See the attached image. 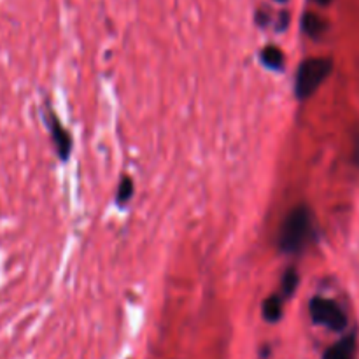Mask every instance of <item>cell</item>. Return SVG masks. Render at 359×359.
Instances as JSON below:
<instances>
[{"label": "cell", "mask_w": 359, "mask_h": 359, "mask_svg": "<svg viewBox=\"0 0 359 359\" xmlns=\"http://www.w3.org/2000/svg\"><path fill=\"white\" fill-rule=\"evenodd\" d=\"M298 283H300V277H298L297 269H287L286 272H284L283 280H280V297H283L284 300H290L294 294V291H297Z\"/></svg>", "instance_id": "obj_9"}, {"label": "cell", "mask_w": 359, "mask_h": 359, "mask_svg": "<svg viewBox=\"0 0 359 359\" xmlns=\"http://www.w3.org/2000/svg\"><path fill=\"white\" fill-rule=\"evenodd\" d=\"M314 235V217L307 205L294 207L279 230V249L284 255H300Z\"/></svg>", "instance_id": "obj_1"}, {"label": "cell", "mask_w": 359, "mask_h": 359, "mask_svg": "<svg viewBox=\"0 0 359 359\" xmlns=\"http://www.w3.org/2000/svg\"><path fill=\"white\" fill-rule=\"evenodd\" d=\"M46 125H48L49 133H51L56 154L60 156V160L67 161L70 158V151H72V139H70V133L67 132V128L60 123V119L56 118L51 109H48V112H46Z\"/></svg>", "instance_id": "obj_4"}, {"label": "cell", "mask_w": 359, "mask_h": 359, "mask_svg": "<svg viewBox=\"0 0 359 359\" xmlns=\"http://www.w3.org/2000/svg\"><path fill=\"white\" fill-rule=\"evenodd\" d=\"M333 72L332 58H307L300 63L294 77V95L298 100H307L321 88Z\"/></svg>", "instance_id": "obj_2"}, {"label": "cell", "mask_w": 359, "mask_h": 359, "mask_svg": "<svg viewBox=\"0 0 359 359\" xmlns=\"http://www.w3.org/2000/svg\"><path fill=\"white\" fill-rule=\"evenodd\" d=\"M133 195V182L130 177H123L121 182H119L118 188V195H116V202L118 205H125V203L130 202Z\"/></svg>", "instance_id": "obj_10"}, {"label": "cell", "mask_w": 359, "mask_h": 359, "mask_svg": "<svg viewBox=\"0 0 359 359\" xmlns=\"http://www.w3.org/2000/svg\"><path fill=\"white\" fill-rule=\"evenodd\" d=\"M323 359H356V335L349 333L342 340L333 344Z\"/></svg>", "instance_id": "obj_5"}, {"label": "cell", "mask_w": 359, "mask_h": 359, "mask_svg": "<svg viewBox=\"0 0 359 359\" xmlns=\"http://www.w3.org/2000/svg\"><path fill=\"white\" fill-rule=\"evenodd\" d=\"M277 2H287V0H277Z\"/></svg>", "instance_id": "obj_12"}, {"label": "cell", "mask_w": 359, "mask_h": 359, "mask_svg": "<svg viewBox=\"0 0 359 359\" xmlns=\"http://www.w3.org/2000/svg\"><path fill=\"white\" fill-rule=\"evenodd\" d=\"M309 312L316 325H321L332 332L340 333L347 328V314L337 302L330 298L314 297L309 304Z\"/></svg>", "instance_id": "obj_3"}, {"label": "cell", "mask_w": 359, "mask_h": 359, "mask_svg": "<svg viewBox=\"0 0 359 359\" xmlns=\"http://www.w3.org/2000/svg\"><path fill=\"white\" fill-rule=\"evenodd\" d=\"M284 302L286 300L279 293L272 294V297H269L263 302V318H265V321L279 323L283 319Z\"/></svg>", "instance_id": "obj_7"}, {"label": "cell", "mask_w": 359, "mask_h": 359, "mask_svg": "<svg viewBox=\"0 0 359 359\" xmlns=\"http://www.w3.org/2000/svg\"><path fill=\"white\" fill-rule=\"evenodd\" d=\"M302 30L309 35L311 39H319L325 35V32L328 30V23H326L325 18H321L316 13H305L302 16Z\"/></svg>", "instance_id": "obj_6"}, {"label": "cell", "mask_w": 359, "mask_h": 359, "mask_svg": "<svg viewBox=\"0 0 359 359\" xmlns=\"http://www.w3.org/2000/svg\"><path fill=\"white\" fill-rule=\"evenodd\" d=\"M316 4H319V6H328V4H332L333 0H314Z\"/></svg>", "instance_id": "obj_11"}, {"label": "cell", "mask_w": 359, "mask_h": 359, "mask_svg": "<svg viewBox=\"0 0 359 359\" xmlns=\"http://www.w3.org/2000/svg\"><path fill=\"white\" fill-rule=\"evenodd\" d=\"M262 62L270 70H283L284 53L277 46H266V48L262 49Z\"/></svg>", "instance_id": "obj_8"}]
</instances>
